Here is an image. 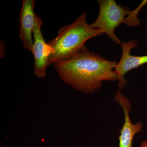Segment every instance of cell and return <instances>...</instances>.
<instances>
[{
	"instance_id": "cell-1",
	"label": "cell",
	"mask_w": 147,
	"mask_h": 147,
	"mask_svg": "<svg viewBox=\"0 0 147 147\" xmlns=\"http://www.w3.org/2000/svg\"><path fill=\"white\" fill-rule=\"evenodd\" d=\"M117 62L91 52L85 45L63 60L53 65L61 79L82 93L92 94L106 81H118Z\"/></svg>"
},
{
	"instance_id": "cell-2",
	"label": "cell",
	"mask_w": 147,
	"mask_h": 147,
	"mask_svg": "<svg viewBox=\"0 0 147 147\" xmlns=\"http://www.w3.org/2000/svg\"><path fill=\"white\" fill-rule=\"evenodd\" d=\"M102 34V32L91 28L87 22L86 13L84 12L72 24L61 27L57 35L47 42L52 49L49 65L63 60L85 45L87 40Z\"/></svg>"
},
{
	"instance_id": "cell-3",
	"label": "cell",
	"mask_w": 147,
	"mask_h": 147,
	"mask_svg": "<svg viewBox=\"0 0 147 147\" xmlns=\"http://www.w3.org/2000/svg\"><path fill=\"white\" fill-rule=\"evenodd\" d=\"M97 1L99 5V13L96 20L90 24V26L107 34L117 45H121L122 42L115 33L116 28L123 24L130 27L139 26L138 13L147 4V0L143 1L133 12L128 7L118 4L114 0H98Z\"/></svg>"
},
{
	"instance_id": "cell-4",
	"label": "cell",
	"mask_w": 147,
	"mask_h": 147,
	"mask_svg": "<svg viewBox=\"0 0 147 147\" xmlns=\"http://www.w3.org/2000/svg\"><path fill=\"white\" fill-rule=\"evenodd\" d=\"M43 24L41 18L37 16L33 35L34 37L32 53L34 57V74L38 78L46 76V70L49 66L48 60L52 53L50 45L43 38L41 27Z\"/></svg>"
},
{
	"instance_id": "cell-5",
	"label": "cell",
	"mask_w": 147,
	"mask_h": 147,
	"mask_svg": "<svg viewBox=\"0 0 147 147\" xmlns=\"http://www.w3.org/2000/svg\"><path fill=\"white\" fill-rule=\"evenodd\" d=\"M122 50L121 57L115 67V70L117 74V87L122 89L127 84L125 75L131 69L137 68L147 63V55L142 56H132L130 54L131 50L138 46L134 40L123 41L121 45Z\"/></svg>"
},
{
	"instance_id": "cell-6",
	"label": "cell",
	"mask_w": 147,
	"mask_h": 147,
	"mask_svg": "<svg viewBox=\"0 0 147 147\" xmlns=\"http://www.w3.org/2000/svg\"><path fill=\"white\" fill-rule=\"evenodd\" d=\"M116 101L123 108L124 113L125 121L122 128L120 130L119 137V147H132L133 139L136 134L142 131L143 124L137 122L133 124L131 122L129 113L131 110V106L129 100L118 90L115 97Z\"/></svg>"
},
{
	"instance_id": "cell-7",
	"label": "cell",
	"mask_w": 147,
	"mask_h": 147,
	"mask_svg": "<svg viewBox=\"0 0 147 147\" xmlns=\"http://www.w3.org/2000/svg\"><path fill=\"white\" fill-rule=\"evenodd\" d=\"M35 3L34 0H23L19 14V36L24 48L32 53L33 47V31L37 17L34 11Z\"/></svg>"
},
{
	"instance_id": "cell-8",
	"label": "cell",
	"mask_w": 147,
	"mask_h": 147,
	"mask_svg": "<svg viewBox=\"0 0 147 147\" xmlns=\"http://www.w3.org/2000/svg\"><path fill=\"white\" fill-rule=\"evenodd\" d=\"M139 147H147V138L141 142Z\"/></svg>"
},
{
	"instance_id": "cell-9",
	"label": "cell",
	"mask_w": 147,
	"mask_h": 147,
	"mask_svg": "<svg viewBox=\"0 0 147 147\" xmlns=\"http://www.w3.org/2000/svg\"><path fill=\"white\" fill-rule=\"evenodd\" d=\"M1 147H4V146H1Z\"/></svg>"
}]
</instances>
